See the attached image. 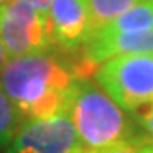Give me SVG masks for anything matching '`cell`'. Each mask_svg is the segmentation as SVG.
Segmentation results:
<instances>
[{"instance_id":"obj_1","label":"cell","mask_w":153,"mask_h":153,"mask_svg":"<svg viewBox=\"0 0 153 153\" xmlns=\"http://www.w3.org/2000/svg\"><path fill=\"white\" fill-rule=\"evenodd\" d=\"M78 80L73 61L51 48L10 58L0 70V87L24 123L66 112Z\"/></svg>"},{"instance_id":"obj_2","label":"cell","mask_w":153,"mask_h":153,"mask_svg":"<svg viewBox=\"0 0 153 153\" xmlns=\"http://www.w3.org/2000/svg\"><path fill=\"white\" fill-rule=\"evenodd\" d=\"M85 153H99L116 145H153L138 121L114 99L88 80H78L66 109Z\"/></svg>"},{"instance_id":"obj_3","label":"cell","mask_w":153,"mask_h":153,"mask_svg":"<svg viewBox=\"0 0 153 153\" xmlns=\"http://www.w3.org/2000/svg\"><path fill=\"white\" fill-rule=\"evenodd\" d=\"M95 82L128 112L153 102V53L124 55L104 61Z\"/></svg>"},{"instance_id":"obj_4","label":"cell","mask_w":153,"mask_h":153,"mask_svg":"<svg viewBox=\"0 0 153 153\" xmlns=\"http://www.w3.org/2000/svg\"><path fill=\"white\" fill-rule=\"evenodd\" d=\"M0 39L10 58L53 46L48 16L19 0H7L0 9Z\"/></svg>"},{"instance_id":"obj_5","label":"cell","mask_w":153,"mask_h":153,"mask_svg":"<svg viewBox=\"0 0 153 153\" xmlns=\"http://www.w3.org/2000/svg\"><path fill=\"white\" fill-rule=\"evenodd\" d=\"M5 153H85L70 116L56 114L51 117L24 123Z\"/></svg>"},{"instance_id":"obj_6","label":"cell","mask_w":153,"mask_h":153,"mask_svg":"<svg viewBox=\"0 0 153 153\" xmlns=\"http://www.w3.org/2000/svg\"><path fill=\"white\" fill-rule=\"evenodd\" d=\"M48 21L53 44L66 53L82 49L92 31L87 0H53Z\"/></svg>"},{"instance_id":"obj_7","label":"cell","mask_w":153,"mask_h":153,"mask_svg":"<svg viewBox=\"0 0 153 153\" xmlns=\"http://www.w3.org/2000/svg\"><path fill=\"white\" fill-rule=\"evenodd\" d=\"M143 53H153V29L140 33H95L82 46L80 56L100 66L116 56Z\"/></svg>"},{"instance_id":"obj_8","label":"cell","mask_w":153,"mask_h":153,"mask_svg":"<svg viewBox=\"0 0 153 153\" xmlns=\"http://www.w3.org/2000/svg\"><path fill=\"white\" fill-rule=\"evenodd\" d=\"M150 29H153V0H141L97 33H140Z\"/></svg>"},{"instance_id":"obj_9","label":"cell","mask_w":153,"mask_h":153,"mask_svg":"<svg viewBox=\"0 0 153 153\" xmlns=\"http://www.w3.org/2000/svg\"><path fill=\"white\" fill-rule=\"evenodd\" d=\"M141 0H87L88 14H90V34L107 26L123 12L131 9Z\"/></svg>"},{"instance_id":"obj_10","label":"cell","mask_w":153,"mask_h":153,"mask_svg":"<svg viewBox=\"0 0 153 153\" xmlns=\"http://www.w3.org/2000/svg\"><path fill=\"white\" fill-rule=\"evenodd\" d=\"M24 119L9 95L0 87V150L7 148L22 128Z\"/></svg>"},{"instance_id":"obj_11","label":"cell","mask_w":153,"mask_h":153,"mask_svg":"<svg viewBox=\"0 0 153 153\" xmlns=\"http://www.w3.org/2000/svg\"><path fill=\"white\" fill-rule=\"evenodd\" d=\"M131 114L138 121V124L143 128V131L146 133L148 136H150V140L153 141V102L136 109Z\"/></svg>"},{"instance_id":"obj_12","label":"cell","mask_w":153,"mask_h":153,"mask_svg":"<svg viewBox=\"0 0 153 153\" xmlns=\"http://www.w3.org/2000/svg\"><path fill=\"white\" fill-rule=\"evenodd\" d=\"M99 153H143V146L136 145H116V146L105 148Z\"/></svg>"},{"instance_id":"obj_13","label":"cell","mask_w":153,"mask_h":153,"mask_svg":"<svg viewBox=\"0 0 153 153\" xmlns=\"http://www.w3.org/2000/svg\"><path fill=\"white\" fill-rule=\"evenodd\" d=\"M19 2H26V4H29L31 7H34L36 10H39L41 14L48 16L49 7H51V2H53V0H19Z\"/></svg>"},{"instance_id":"obj_14","label":"cell","mask_w":153,"mask_h":153,"mask_svg":"<svg viewBox=\"0 0 153 153\" xmlns=\"http://www.w3.org/2000/svg\"><path fill=\"white\" fill-rule=\"evenodd\" d=\"M10 60V56H9V53H7L5 46H4V43H2V39H0V70L5 66V63Z\"/></svg>"},{"instance_id":"obj_15","label":"cell","mask_w":153,"mask_h":153,"mask_svg":"<svg viewBox=\"0 0 153 153\" xmlns=\"http://www.w3.org/2000/svg\"><path fill=\"white\" fill-rule=\"evenodd\" d=\"M143 153H153V145H145L143 146Z\"/></svg>"},{"instance_id":"obj_16","label":"cell","mask_w":153,"mask_h":153,"mask_svg":"<svg viewBox=\"0 0 153 153\" xmlns=\"http://www.w3.org/2000/svg\"><path fill=\"white\" fill-rule=\"evenodd\" d=\"M7 0H0V9H2V7H4V4H5Z\"/></svg>"}]
</instances>
